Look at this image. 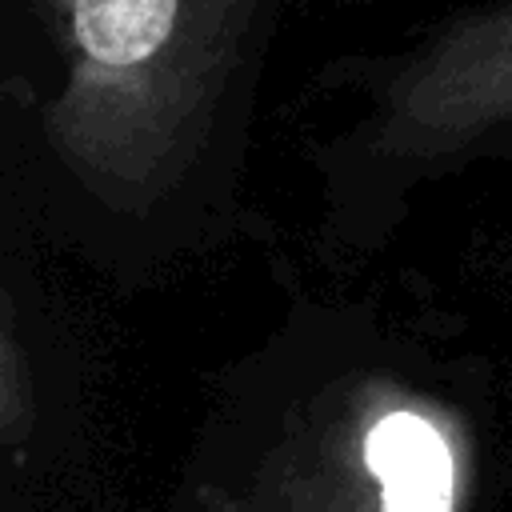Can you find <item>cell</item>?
<instances>
[{"label": "cell", "mask_w": 512, "mask_h": 512, "mask_svg": "<svg viewBox=\"0 0 512 512\" xmlns=\"http://www.w3.org/2000/svg\"><path fill=\"white\" fill-rule=\"evenodd\" d=\"M368 144L412 168L512 144V0H472L384 60Z\"/></svg>", "instance_id": "1"}, {"label": "cell", "mask_w": 512, "mask_h": 512, "mask_svg": "<svg viewBox=\"0 0 512 512\" xmlns=\"http://www.w3.org/2000/svg\"><path fill=\"white\" fill-rule=\"evenodd\" d=\"M80 88L128 92L200 68L244 44L276 0H52Z\"/></svg>", "instance_id": "2"}]
</instances>
